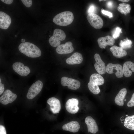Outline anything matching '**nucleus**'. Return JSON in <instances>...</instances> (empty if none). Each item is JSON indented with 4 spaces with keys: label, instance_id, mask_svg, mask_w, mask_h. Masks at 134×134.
<instances>
[{
    "label": "nucleus",
    "instance_id": "b1692460",
    "mask_svg": "<svg viewBox=\"0 0 134 134\" xmlns=\"http://www.w3.org/2000/svg\"><path fill=\"white\" fill-rule=\"evenodd\" d=\"M124 125L127 128L134 131V115L127 116L125 118Z\"/></svg>",
    "mask_w": 134,
    "mask_h": 134
},
{
    "label": "nucleus",
    "instance_id": "6ab92c4d",
    "mask_svg": "<svg viewBox=\"0 0 134 134\" xmlns=\"http://www.w3.org/2000/svg\"><path fill=\"white\" fill-rule=\"evenodd\" d=\"M83 60L82 54L78 52L74 53L71 56L67 59L66 63L69 65H73L80 64Z\"/></svg>",
    "mask_w": 134,
    "mask_h": 134
},
{
    "label": "nucleus",
    "instance_id": "6e6552de",
    "mask_svg": "<svg viewBox=\"0 0 134 134\" xmlns=\"http://www.w3.org/2000/svg\"><path fill=\"white\" fill-rule=\"evenodd\" d=\"M61 82L62 86H67L69 89L72 90H77L80 86V83L79 81L66 77H62Z\"/></svg>",
    "mask_w": 134,
    "mask_h": 134
},
{
    "label": "nucleus",
    "instance_id": "f257e3e1",
    "mask_svg": "<svg viewBox=\"0 0 134 134\" xmlns=\"http://www.w3.org/2000/svg\"><path fill=\"white\" fill-rule=\"evenodd\" d=\"M18 49L20 52L30 57L37 58L41 55L40 49L30 42H25L21 43L19 46Z\"/></svg>",
    "mask_w": 134,
    "mask_h": 134
},
{
    "label": "nucleus",
    "instance_id": "2eb2a0df",
    "mask_svg": "<svg viewBox=\"0 0 134 134\" xmlns=\"http://www.w3.org/2000/svg\"><path fill=\"white\" fill-rule=\"evenodd\" d=\"M85 122L87 125L88 133L95 134L98 131V127L96 121L91 117H87L85 119Z\"/></svg>",
    "mask_w": 134,
    "mask_h": 134
},
{
    "label": "nucleus",
    "instance_id": "1a4fd4ad",
    "mask_svg": "<svg viewBox=\"0 0 134 134\" xmlns=\"http://www.w3.org/2000/svg\"><path fill=\"white\" fill-rule=\"evenodd\" d=\"M12 67L15 72L22 76H27L30 72L29 68L21 62L14 63L12 65Z\"/></svg>",
    "mask_w": 134,
    "mask_h": 134
},
{
    "label": "nucleus",
    "instance_id": "423d86ee",
    "mask_svg": "<svg viewBox=\"0 0 134 134\" xmlns=\"http://www.w3.org/2000/svg\"><path fill=\"white\" fill-rule=\"evenodd\" d=\"M87 18L91 25L97 29L101 28L103 25V21L99 16L94 13H89Z\"/></svg>",
    "mask_w": 134,
    "mask_h": 134
},
{
    "label": "nucleus",
    "instance_id": "a211bd4d",
    "mask_svg": "<svg viewBox=\"0 0 134 134\" xmlns=\"http://www.w3.org/2000/svg\"><path fill=\"white\" fill-rule=\"evenodd\" d=\"M80 128L79 123L72 121L64 125L62 128L64 130L75 133L78 132Z\"/></svg>",
    "mask_w": 134,
    "mask_h": 134
},
{
    "label": "nucleus",
    "instance_id": "c85d7f7f",
    "mask_svg": "<svg viewBox=\"0 0 134 134\" xmlns=\"http://www.w3.org/2000/svg\"><path fill=\"white\" fill-rule=\"evenodd\" d=\"M101 11L103 14L108 16L110 18L113 17V14L111 12L104 10L102 8L101 9Z\"/></svg>",
    "mask_w": 134,
    "mask_h": 134
},
{
    "label": "nucleus",
    "instance_id": "f704fd0d",
    "mask_svg": "<svg viewBox=\"0 0 134 134\" xmlns=\"http://www.w3.org/2000/svg\"><path fill=\"white\" fill-rule=\"evenodd\" d=\"M118 0L124 2H127L130 1L129 0Z\"/></svg>",
    "mask_w": 134,
    "mask_h": 134
},
{
    "label": "nucleus",
    "instance_id": "f8f14e48",
    "mask_svg": "<svg viewBox=\"0 0 134 134\" xmlns=\"http://www.w3.org/2000/svg\"><path fill=\"white\" fill-rule=\"evenodd\" d=\"M74 50L72 44L70 41L66 42L65 44H61L57 46L56 49L57 53L60 54L70 53Z\"/></svg>",
    "mask_w": 134,
    "mask_h": 134
},
{
    "label": "nucleus",
    "instance_id": "393cba45",
    "mask_svg": "<svg viewBox=\"0 0 134 134\" xmlns=\"http://www.w3.org/2000/svg\"><path fill=\"white\" fill-rule=\"evenodd\" d=\"M132 44V41L127 37L125 39L121 40L119 45L123 49H127L131 48Z\"/></svg>",
    "mask_w": 134,
    "mask_h": 134
},
{
    "label": "nucleus",
    "instance_id": "a878e982",
    "mask_svg": "<svg viewBox=\"0 0 134 134\" xmlns=\"http://www.w3.org/2000/svg\"><path fill=\"white\" fill-rule=\"evenodd\" d=\"M122 33V28L117 27L114 29L112 32V37L114 39L117 38L120 36V34Z\"/></svg>",
    "mask_w": 134,
    "mask_h": 134
},
{
    "label": "nucleus",
    "instance_id": "ddd939ff",
    "mask_svg": "<svg viewBox=\"0 0 134 134\" xmlns=\"http://www.w3.org/2000/svg\"><path fill=\"white\" fill-rule=\"evenodd\" d=\"M94 58L96 63L94 64L95 69L99 74H102L105 73L106 67L104 62L101 59L99 54L97 53L95 54Z\"/></svg>",
    "mask_w": 134,
    "mask_h": 134
},
{
    "label": "nucleus",
    "instance_id": "dca6fc26",
    "mask_svg": "<svg viewBox=\"0 0 134 134\" xmlns=\"http://www.w3.org/2000/svg\"><path fill=\"white\" fill-rule=\"evenodd\" d=\"M97 41L100 47L104 49L105 48L106 46L112 45L115 42L114 38L109 35L99 38L98 39Z\"/></svg>",
    "mask_w": 134,
    "mask_h": 134
},
{
    "label": "nucleus",
    "instance_id": "e433bc0d",
    "mask_svg": "<svg viewBox=\"0 0 134 134\" xmlns=\"http://www.w3.org/2000/svg\"><path fill=\"white\" fill-rule=\"evenodd\" d=\"M126 116H128V115H126Z\"/></svg>",
    "mask_w": 134,
    "mask_h": 134
},
{
    "label": "nucleus",
    "instance_id": "f3484780",
    "mask_svg": "<svg viewBox=\"0 0 134 134\" xmlns=\"http://www.w3.org/2000/svg\"><path fill=\"white\" fill-rule=\"evenodd\" d=\"M11 22L10 16L5 13L0 12V28L3 29H7Z\"/></svg>",
    "mask_w": 134,
    "mask_h": 134
},
{
    "label": "nucleus",
    "instance_id": "c756f323",
    "mask_svg": "<svg viewBox=\"0 0 134 134\" xmlns=\"http://www.w3.org/2000/svg\"><path fill=\"white\" fill-rule=\"evenodd\" d=\"M95 10V7L93 5H92L90 6L88 10L89 13H93Z\"/></svg>",
    "mask_w": 134,
    "mask_h": 134
},
{
    "label": "nucleus",
    "instance_id": "20e7f679",
    "mask_svg": "<svg viewBox=\"0 0 134 134\" xmlns=\"http://www.w3.org/2000/svg\"><path fill=\"white\" fill-rule=\"evenodd\" d=\"M66 37V34L63 31L56 29L54 30L53 35L49 38V42L52 46L57 47L60 45L61 41L64 40Z\"/></svg>",
    "mask_w": 134,
    "mask_h": 134
},
{
    "label": "nucleus",
    "instance_id": "4468645a",
    "mask_svg": "<svg viewBox=\"0 0 134 134\" xmlns=\"http://www.w3.org/2000/svg\"><path fill=\"white\" fill-rule=\"evenodd\" d=\"M47 102L50 105V109L53 113H59L61 106L60 101L58 99L54 97H52L48 99Z\"/></svg>",
    "mask_w": 134,
    "mask_h": 134
},
{
    "label": "nucleus",
    "instance_id": "72a5a7b5",
    "mask_svg": "<svg viewBox=\"0 0 134 134\" xmlns=\"http://www.w3.org/2000/svg\"><path fill=\"white\" fill-rule=\"evenodd\" d=\"M4 3L8 4H11L13 2V0H1Z\"/></svg>",
    "mask_w": 134,
    "mask_h": 134
},
{
    "label": "nucleus",
    "instance_id": "5701e85b",
    "mask_svg": "<svg viewBox=\"0 0 134 134\" xmlns=\"http://www.w3.org/2000/svg\"><path fill=\"white\" fill-rule=\"evenodd\" d=\"M131 9V7L129 4L124 3H120L117 8L119 12L125 15L130 13Z\"/></svg>",
    "mask_w": 134,
    "mask_h": 134
},
{
    "label": "nucleus",
    "instance_id": "f03ea898",
    "mask_svg": "<svg viewBox=\"0 0 134 134\" xmlns=\"http://www.w3.org/2000/svg\"><path fill=\"white\" fill-rule=\"evenodd\" d=\"M104 82L103 78L100 74L94 73L90 76L88 86L90 91L93 94L97 95L100 92L98 86L103 85Z\"/></svg>",
    "mask_w": 134,
    "mask_h": 134
},
{
    "label": "nucleus",
    "instance_id": "39448f33",
    "mask_svg": "<svg viewBox=\"0 0 134 134\" xmlns=\"http://www.w3.org/2000/svg\"><path fill=\"white\" fill-rule=\"evenodd\" d=\"M43 86V84L40 80H37L29 88L27 95L29 99H32L41 91Z\"/></svg>",
    "mask_w": 134,
    "mask_h": 134
},
{
    "label": "nucleus",
    "instance_id": "c9c22d12",
    "mask_svg": "<svg viewBox=\"0 0 134 134\" xmlns=\"http://www.w3.org/2000/svg\"><path fill=\"white\" fill-rule=\"evenodd\" d=\"M25 41V39H21V41L22 43L24 42Z\"/></svg>",
    "mask_w": 134,
    "mask_h": 134
},
{
    "label": "nucleus",
    "instance_id": "7c9ffc66",
    "mask_svg": "<svg viewBox=\"0 0 134 134\" xmlns=\"http://www.w3.org/2000/svg\"><path fill=\"white\" fill-rule=\"evenodd\" d=\"M0 134H6L5 127L2 125H0Z\"/></svg>",
    "mask_w": 134,
    "mask_h": 134
},
{
    "label": "nucleus",
    "instance_id": "aec40b11",
    "mask_svg": "<svg viewBox=\"0 0 134 134\" xmlns=\"http://www.w3.org/2000/svg\"><path fill=\"white\" fill-rule=\"evenodd\" d=\"M123 75L126 77H129L134 72V63L132 62L127 61L124 64L123 67Z\"/></svg>",
    "mask_w": 134,
    "mask_h": 134
},
{
    "label": "nucleus",
    "instance_id": "412c9836",
    "mask_svg": "<svg viewBox=\"0 0 134 134\" xmlns=\"http://www.w3.org/2000/svg\"><path fill=\"white\" fill-rule=\"evenodd\" d=\"M110 51L112 53L115 57L120 58L126 56L127 54V52L121 47L114 45L110 49Z\"/></svg>",
    "mask_w": 134,
    "mask_h": 134
},
{
    "label": "nucleus",
    "instance_id": "473e14b6",
    "mask_svg": "<svg viewBox=\"0 0 134 134\" xmlns=\"http://www.w3.org/2000/svg\"><path fill=\"white\" fill-rule=\"evenodd\" d=\"M106 5L108 7L111 8L113 6V2L111 1H108L107 2Z\"/></svg>",
    "mask_w": 134,
    "mask_h": 134
},
{
    "label": "nucleus",
    "instance_id": "7ed1b4c3",
    "mask_svg": "<svg viewBox=\"0 0 134 134\" xmlns=\"http://www.w3.org/2000/svg\"><path fill=\"white\" fill-rule=\"evenodd\" d=\"M73 19V13L71 11H66L56 15L53 18V21L57 25L66 26L70 24Z\"/></svg>",
    "mask_w": 134,
    "mask_h": 134
},
{
    "label": "nucleus",
    "instance_id": "9b49d317",
    "mask_svg": "<svg viewBox=\"0 0 134 134\" xmlns=\"http://www.w3.org/2000/svg\"><path fill=\"white\" fill-rule=\"evenodd\" d=\"M79 101L76 99L71 98L66 102L65 107L67 111L71 114H75L78 111L79 108L78 106Z\"/></svg>",
    "mask_w": 134,
    "mask_h": 134
},
{
    "label": "nucleus",
    "instance_id": "9d476101",
    "mask_svg": "<svg viewBox=\"0 0 134 134\" xmlns=\"http://www.w3.org/2000/svg\"><path fill=\"white\" fill-rule=\"evenodd\" d=\"M17 97L16 95L9 89L6 90L0 98V102L3 105H6L15 100Z\"/></svg>",
    "mask_w": 134,
    "mask_h": 134
},
{
    "label": "nucleus",
    "instance_id": "0eeeda50",
    "mask_svg": "<svg viewBox=\"0 0 134 134\" xmlns=\"http://www.w3.org/2000/svg\"><path fill=\"white\" fill-rule=\"evenodd\" d=\"M106 71L109 74L115 73L116 76L118 78L122 77L124 75L123 67L121 65L118 64H108L106 67Z\"/></svg>",
    "mask_w": 134,
    "mask_h": 134
},
{
    "label": "nucleus",
    "instance_id": "58836bf2",
    "mask_svg": "<svg viewBox=\"0 0 134 134\" xmlns=\"http://www.w3.org/2000/svg\"><path fill=\"white\" fill-rule=\"evenodd\" d=\"M15 36H16V35H15Z\"/></svg>",
    "mask_w": 134,
    "mask_h": 134
},
{
    "label": "nucleus",
    "instance_id": "4be33fe9",
    "mask_svg": "<svg viewBox=\"0 0 134 134\" xmlns=\"http://www.w3.org/2000/svg\"><path fill=\"white\" fill-rule=\"evenodd\" d=\"M127 93V90L124 88L121 89L115 97L114 101L117 105L122 106L124 105L123 100Z\"/></svg>",
    "mask_w": 134,
    "mask_h": 134
},
{
    "label": "nucleus",
    "instance_id": "cd10ccee",
    "mask_svg": "<svg viewBox=\"0 0 134 134\" xmlns=\"http://www.w3.org/2000/svg\"><path fill=\"white\" fill-rule=\"evenodd\" d=\"M127 105L129 107L134 106V93L133 94L131 99L128 102Z\"/></svg>",
    "mask_w": 134,
    "mask_h": 134
},
{
    "label": "nucleus",
    "instance_id": "bb28decb",
    "mask_svg": "<svg viewBox=\"0 0 134 134\" xmlns=\"http://www.w3.org/2000/svg\"><path fill=\"white\" fill-rule=\"evenodd\" d=\"M24 4L26 7H30L32 4V1L31 0H21Z\"/></svg>",
    "mask_w": 134,
    "mask_h": 134
},
{
    "label": "nucleus",
    "instance_id": "4c0bfd02",
    "mask_svg": "<svg viewBox=\"0 0 134 134\" xmlns=\"http://www.w3.org/2000/svg\"><path fill=\"white\" fill-rule=\"evenodd\" d=\"M125 101H126V100L125 99Z\"/></svg>",
    "mask_w": 134,
    "mask_h": 134
},
{
    "label": "nucleus",
    "instance_id": "2f4dec72",
    "mask_svg": "<svg viewBox=\"0 0 134 134\" xmlns=\"http://www.w3.org/2000/svg\"><path fill=\"white\" fill-rule=\"evenodd\" d=\"M4 90V84L1 82V78H0V95H1L3 92Z\"/></svg>",
    "mask_w": 134,
    "mask_h": 134
}]
</instances>
